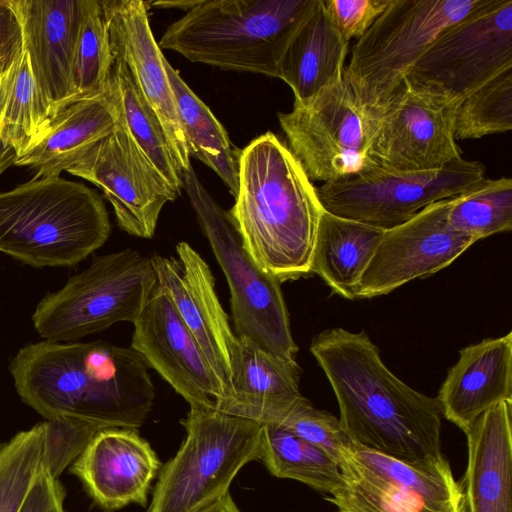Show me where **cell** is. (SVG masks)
<instances>
[{
	"label": "cell",
	"instance_id": "cell-2",
	"mask_svg": "<svg viewBox=\"0 0 512 512\" xmlns=\"http://www.w3.org/2000/svg\"><path fill=\"white\" fill-rule=\"evenodd\" d=\"M147 367L131 347L102 340L30 343L8 365L22 402L45 419L136 429L155 400Z\"/></svg>",
	"mask_w": 512,
	"mask_h": 512
},
{
	"label": "cell",
	"instance_id": "cell-1",
	"mask_svg": "<svg viewBox=\"0 0 512 512\" xmlns=\"http://www.w3.org/2000/svg\"><path fill=\"white\" fill-rule=\"evenodd\" d=\"M310 351L332 387L352 443L406 462L443 455L437 398L389 370L366 332L325 329L313 337Z\"/></svg>",
	"mask_w": 512,
	"mask_h": 512
},
{
	"label": "cell",
	"instance_id": "cell-38",
	"mask_svg": "<svg viewBox=\"0 0 512 512\" xmlns=\"http://www.w3.org/2000/svg\"><path fill=\"white\" fill-rule=\"evenodd\" d=\"M391 3L392 0H323L332 24L349 42L361 38Z\"/></svg>",
	"mask_w": 512,
	"mask_h": 512
},
{
	"label": "cell",
	"instance_id": "cell-36",
	"mask_svg": "<svg viewBox=\"0 0 512 512\" xmlns=\"http://www.w3.org/2000/svg\"><path fill=\"white\" fill-rule=\"evenodd\" d=\"M43 425L42 468L55 479L78 458L99 430L108 428L73 417L45 419Z\"/></svg>",
	"mask_w": 512,
	"mask_h": 512
},
{
	"label": "cell",
	"instance_id": "cell-13",
	"mask_svg": "<svg viewBox=\"0 0 512 512\" xmlns=\"http://www.w3.org/2000/svg\"><path fill=\"white\" fill-rule=\"evenodd\" d=\"M278 120L286 145L312 182L336 181L376 165L370 121L345 72L312 97L294 100Z\"/></svg>",
	"mask_w": 512,
	"mask_h": 512
},
{
	"label": "cell",
	"instance_id": "cell-19",
	"mask_svg": "<svg viewBox=\"0 0 512 512\" xmlns=\"http://www.w3.org/2000/svg\"><path fill=\"white\" fill-rule=\"evenodd\" d=\"M113 58L129 69L136 85L160 120L173 156L184 171L191 165L175 96L165 69L166 58L149 24L141 0H100Z\"/></svg>",
	"mask_w": 512,
	"mask_h": 512
},
{
	"label": "cell",
	"instance_id": "cell-29",
	"mask_svg": "<svg viewBox=\"0 0 512 512\" xmlns=\"http://www.w3.org/2000/svg\"><path fill=\"white\" fill-rule=\"evenodd\" d=\"M108 85L116 101L119 121L148 162L180 195L183 171L173 156L159 118L119 59L113 58Z\"/></svg>",
	"mask_w": 512,
	"mask_h": 512
},
{
	"label": "cell",
	"instance_id": "cell-26",
	"mask_svg": "<svg viewBox=\"0 0 512 512\" xmlns=\"http://www.w3.org/2000/svg\"><path fill=\"white\" fill-rule=\"evenodd\" d=\"M349 43L332 24L323 0H316L279 65V79L294 100L304 101L344 75Z\"/></svg>",
	"mask_w": 512,
	"mask_h": 512
},
{
	"label": "cell",
	"instance_id": "cell-23",
	"mask_svg": "<svg viewBox=\"0 0 512 512\" xmlns=\"http://www.w3.org/2000/svg\"><path fill=\"white\" fill-rule=\"evenodd\" d=\"M238 340L231 366V390L215 409L261 425L279 424L303 397L299 366L247 337L239 336Z\"/></svg>",
	"mask_w": 512,
	"mask_h": 512
},
{
	"label": "cell",
	"instance_id": "cell-43",
	"mask_svg": "<svg viewBox=\"0 0 512 512\" xmlns=\"http://www.w3.org/2000/svg\"><path fill=\"white\" fill-rule=\"evenodd\" d=\"M201 2V0H177V1H154L151 4L153 6H157L159 8H179L185 11L191 10L193 7L198 5Z\"/></svg>",
	"mask_w": 512,
	"mask_h": 512
},
{
	"label": "cell",
	"instance_id": "cell-15",
	"mask_svg": "<svg viewBox=\"0 0 512 512\" xmlns=\"http://www.w3.org/2000/svg\"><path fill=\"white\" fill-rule=\"evenodd\" d=\"M456 107L406 86L370 121L373 162L387 170L419 172L463 157L454 136Z\"/></svg>",
	"mask_w": 512,
	"mask_h": 512
},
{
	"label": "cell",
	"instance_id": "cell-5",
	"mask_svg": "<svg viewBox=\"0 0 512 512\" xmlns=\"http://www.w3.org/2000/svg\"><path fill=\"white\" fill-rule=\"evenodd\" d=\"M102 197L61 177L32 179L0 192V252L36 268L73 266L107 241Z\"/></svg>",
	"mask_w": 512,
	"mask_h": 512
},
{
	"label": "cell",
	"instance_id": "cell-20",
	"mask_svg": "<svg viewBox=\"0 0 512 512\" xmlns=\"http://www.w3.org/2000/svg\"><path fill=\"white\" fill-rule=\"evenodd\" d=\"M162 463L136 428L99 430L70 465L69 472L103 512L129 504L146 507Z\"/></svg>",
	"mask_w": 512,
	"mask_h": 512
},
{
	"label": "cell",
	"instance_id": "cell-44",
	"mask_svg": "<svg viewBox=\"0 0 512 512\" xmlns=\"http://www.w3.org/2000/svg\"><path fill=\"white\" fill-rule=\"evenodd\" d=\"M461 512H469V508H468V505L466 503V500H465V503L463 505V508H462Z\"/></svg>",
	"mask_w": 512,
	"mask_h": 512
},
{
	"label": "cell",
	"instance_id": "cell-10",
	"mask_svg": "<svg viewBox=\"0 0 512 512\" xmlns=\"http://www.w3.org/2000/svg\"><path fill=\"white\" fill-rule=\"evenodd\" d=\"M338 465L341 482L325 497L338 512H461L465 503L444 455L406 462L350 442Z\"/></svg>",
	"mask_w": 512,
	"mask_h": 512
},
{
	"label": "cell",
	"instance_id": "cell-28",
	"mask_svg": "<svg viewBox=\"0 0 512 512\" xmlns=\"http://www.w3.org/2000/svg\"><path fill=\"white\" fill-rule=\"evenodd\" d=\"M165 69L175 96L190 157L197 158L215 171L235 197L238 191L241 150L232 146L223 125L167 60Z\"/></svg>",
	"mask_w": 512,
	"mask_h": 512
},
{
	"label": "cell",
	"instance_id": "cell-11",
	"mask_svg": "<svg viewBox=\"0 0 512 512\" xmlns=\"http://www.w3.org/2000/svg\"><path fill=\"white\" fill-rule=\"evenodd\" d=\"M512 68V0H483L446 28L413 66L406 86L452 105Z\"/></svg>",
	"mask_w": 512,
	"mask_h": 512
},
{
	"label": "cell",
	"instance_id": "cell-35",
	"mask_svg": "<svg viewBox=\"0 0 512 512\" xmlns=\"http://www.w3.org/2000/svg\"><path fill=\"white\" fill-rule=\"evenodd\" d=\"M43 422L0 444V512H20L42 470Z\"/></svg>",
	"mask_w": 512,
	"mask_h": 512
},
{
	"label": "cell",
	"instance_id": "cell-7",
	"mask_svg": "<svg viewBox=\"0 0 512 512\" xmlns=\"http://www.w3.org/2000/svg\"><path fill=\"white\" fill-rule=\"evenodd\" d=\"M483 0H392L352 46L345 73L371 121L406 89V77L437 37Z\"/></svg>",
	"mask_w": 512,
	"mask_h": 512
},
{
	"label": "cell",
	"instance_id": "cell-17",
	"mask_svg": "<svg viewBox=\"0 0 512 512\" xmlns=\"http://www.w3.org/2000/svg\"><path fill=\"white\" fill-rule=\"evenodd\" d=\"M133 325L131 348L190 407L215 408L224 400L223 383L164 288L157 284Z\"/></svg>",
	"mask_w": 512,
	"mask_h": 512
},
{
	"label": "cell",
	"instance_id": "cell-16",
	"mask_svg": "<svg viewBox=\"0 0 512 512\" xmlns=\"http://www.w3.org/2000/svg\"><path fill=\"white\" fill-rule=\"evenodd\" d=\"M450 199L432 203L402 224L384 230L359 280L358 298L386 295L412 280L428 277L477 242L448 225Z\"/></svg>",
	"mask_w": 512,
	"mask_h": 512
},
{
	"label": "cell",
	"instance_id": "cell-32",
	"mask_svg": "<svg viewBox=\"0 0 512 512\" xmlns=\"http://www.w3.org/2000/svg\"><path fill=\"white\" fill-rule=\"evenodd\" d=\"M448 225L476 241L512 229V179L483 178L450 199Z\"/></svg>",
	"mask_w": 512,
	"mask_h": 512
},
{
	"label": "cell",
	"instance_id": "cell-25",
	"mask_svg": "<svg viewBox=\"0 0 512 512\" xmlns=\"http://www.w3.org/2000/svg\"><path fill=\"white\" fill-rule=\"evenodd\" d=\"M118 109L108 85L97 96L73 102L51 119L44 135L15 165L35 170V179L60 177L92 145L108 136L118 122Z\"/></svg>",
	"mask_w": 512,
	"mask_h": 512
},
{
	"label": "cell",
	"instance_id": "cell-33",
	"mask_svg": "<svg viewBox=\"0 0 512 512\" xmlns=\"http://www.w3.org/2000/svg\"><path fill=\"white\" fill-rule=\"evenodd\" d=\"M112 64L113 55L100 0H86L72 63L69 104L102 93Z\"/></svg>",
	"mask_w": 512,
	"mask_h": 512
},
{
	"label": "cell",
	"instance_id": "cell-14",
	"mask_svg": "<svg viewBox=\"0 0 512 512\" xmlns=\"http://www.w3.org/2000/svg\"><path fill=\"white\" fill-rule=\"evenodd\" d=\"M102 190L118 226L129 235L153 237L167 202L179 195L148 162L119 121L68 170Z\"/></svg>",
	"mask_w": 512,
	"mask_h": 512
},
{
	"label": "cell",
	"instance_id": "cell-40",
	"mask_svg": "<svg viewBox=\"0 0 512 512\" xmlns=\"http://www.w3.org/2000/svg\"><path fill=\"white\" fill-rule=\"evenodd\" d=\"M22 34L10 0H0V76L22 50Z\"/></svg>",
	"mask_w": 512,
	"mask_h": 512
},
{
	"label": "cell",
	"instance_id": "cell-41",
	"mask_svg": "<svg viewBox=\"0 0 512 512\" xmlns=\"http://www.w3.org/2000/svg\"><path fill=\"white\" fill-rule=\"evenodd\" d=\"M200 512H242L230 493Z\"/></svg>",
	"mask_w": 512,
	"mask_h": 512
},
{
	"label": "cell",
	"instance_id": "cell-18",
	"mask_svg": "<svg viewBox=\"0 0 512 512\" xmlns=\"http://www.w3.org/2000/svg\"><path fill=\"white\" fill-rule=\"evenodd\" d=\"M176 252L178 258L151 257L157 284L166 290L206 360L223 383L225 400L231 390L232 359L239 340L217 296L215 279L207 262L184 241L176 245Z\"/></svg>",
	"mask_w": 512,
	"mask_h": 512
},
{
	"label": "cell",
	"instance_id": "cell-22",
	"mask_svg": "<svg viewBox=\"0 0 512 512\" xmlns=\"http://www.w3.org/2000/svg\"><path fill=\"white\" fill-rule=\"evenodd\" d=\"M436 398L442 416L465 434L488 409L512 402V332L462 348Z\"/></svg>",
	"mask_w": 512,
	"mask_h": 512
},
{
	"label": "cell",
	"instance_id": "cell-31",
	"mask_svg": "<svg viewBox=\"0 0 512 512\" xmlns=\"http://www.w3.org/2000/svg\"><path fill=\"white\" fill-rule=\"evenodd\" d=\"M260 460L273 476L319 492L330 494L341 482L333 457L279 424L262 425Z\"/></svg>",
	"mask_w": 512,
	"mask_h": 512
},
{
	"label": "cell",
	"instance_id": "cell-8",
	"mask_svg": "<svg viewBox=\"0 0 512 512\" xmlns=\"http://www.w3.org/2000/svg\"><path fill=\"white\" fill-rule=\"evenodd\" d=\"M156 286L151 257L138 250L94 257L87 269L40 300L34 329L46 341L75 342L118 322L133 324Z\"/></svg>",
	"mask_w": 512,
	"mask_h": 512
},
{
	"label": "cell",
	"instance_id": "cell-4",
	"mask_svg": "<svg viewBox=\"0 0 512 512\" xmlns=\"http://www.w3.org/2000/svg\"><path fill=\"white\" fill-rule=\"evenodd\" d=\"M316 0H201L158 45L191 62L279 78L292 37Z\"/></svg>",
	"mask_w": 512,
	"mask_h": 512
},
{
	"label": "cell",
	"instance_id": "cell-37",
	"mask_svg": "<svg viewBox=\"0 0 512 512\" xmlns=\"http://www.w3.org/2000/svg\"><path fill=\"white\" fill-rule=\"evenodd\" d=\"M279 425L322 449L337 462L351 442L338 418L327 411L316 409L304 396Z\"/></svg>",
	"mask_w": 512,
	"mask_h": 512
},
{
	"label": "cell",
	"instance_id": "cell-42",
	"mask_svg": "<svg viewBox=\"0 0 512 512\" xmlns=\"http://www.w3.org/2000/svg\"><path fill=\"white\" fill-rule=\"evenodd\" d=\"M17 158L15 150L0 140V175L10 166L15 165Z\"/></svg>",
	"mask_w": 512,
	"mask_h": 512
},
{
	"label": "cell",
	"instance_id": "cell-21",
	"mask_svg": "<svg viewBox=\"0 0 512 512\" xmlns=\"http://www.w3.org/2000/svg\"><path fill=\"white\" fill-rule=\"evenodd\" d=\"M41 99L52 118L69 104L86 0H10Z\"/></svg>",
	"mask_w": 512,
	"mask_h": 512
},
{
	"label": "cell",
	"instance_id": "cell-12",
	"mask_svg": "<svg viewBox=\"0 0 512 512\" xmlns=\"http://www.w3.org/2000/svg\"><path fill=\"white\" fill-rule=\"evenodd\" d=\"M485 170L480 161L463 157L432 171L398 172L375 165L316 189L325 211L388 230L432 203L463 193L486 177Z\"/></svg>",
	"mask_w": 512,
	"mask_h": 512
},
{
	"label": "cell",
	"instance_id": "cell-30",
	"mask_svg": "<svg viewBox=\"0 0 512 512\" xmlns=\"http://www.w3.org/2000/svg\"><path fill=\"white\" fill-rule=\"evenodd\" d=\"M51 119L22 48L0 76V140L21 157L42 138Z\"/></svg>",
	"mask_w": 512,
	"mask_h": 512
},
{
	"label": "cell",
	"instance_id": "cell-6",
	"mask_svg": "<svg viewBox=\"0 0 512 512\" xmlns=\"http://www.w3.org/2000/svg\"><path fill=\"white\" fill-rule=\"evenodd\" d=\"M186 437L158 473L148 512H200L229 492L238 472L260 460L262 425L215 408L190 407Z\"/></svg>",
	"mask_w": 512,
	"mask_h": 512
},
{
	"label": "cell",
	"instance_id": "cell-3",
	"mask_svg": "<svg viewBox=\"0 0 512 512\" xmlns=\"http://www.w3.org/2000/svg\"><path fill=\"white\" fill-rule=\"evenodd\" d=\"M316 188L272 132L240 152L238 191L228 212L254 263L280 283L311 274L323 211Z\"/></svg>",
	"mask_w": 512,
	"mask_h": 512
},
{
	"label": "cell",
	"instance_id": "cell-9",
	"mask_svg": "<svg viewBox=\"0 0 512 512\" xmlns=\"http://www.w3.org/2000/svg\"><path fill=\"white\" fill-rule=\"evenodd\" d=\"M183 182L202 232L227 280L235 334L251 339L272 354L296 361L298 347L281 283L254 263L242 246L229 212L207 192L192 165L184 171Z\"/></svg>",
	"mask_w": 512,
	"mask_h": 512
},
{
	"label": "cell",
	"instance_id": "cell-34",
	"mask_svg": "<svg viewBox=\"0 0 512 512\" xmlns=\"http://www.w3.org/2000/svg\"><path fill=\"white\" fill-rule=\"evenodd\" d=\"M512 129V68L464 98L455 109L456 141L480 139Z\"/></svg>",
	"mask_w": 512,
	"mask_h": 512
},
{
	"label": "cell",
	"instance_id": "cell-39",
	"mask_svg": "<svg viewBox=\"0 0 512 512\" xmlns=\"http://www.w3.org/2000/svg\"><path fill=\"white\" fill-rule=\"evenodd\" d=\"M65 497L63 484L42 468L20 512H66Z\"/></svg>",
	"mask_w": 512,
	"mask_h": 512
},
{
	"label": "cell",
	"instance_id": "cell-27",
	"mask_svg": "<svg viewBox=\"0 0 512 512\" xmlns=\"http://www.w3.org/2000/svg\"><path fill=\"white\" fill-rule=\"evenodd\" d=\"M384 230L321 212L311 260V273L334 293L355 300L359 280L372 259Z\"/></svg>",
	"mask_w": 512,
	"mask_h": 512
},
{
	"label": "cell",
	"instance_id": "cell-24",
	"mask_svg": "<svg viewBox=\"0 0 512 512\" xmlns=\"http://www.w3.org/2000/svg\"><path fill=\"white\" fill-rule=\"evenodd\" d=\"M512 402L483 413L467 436L468 462L462 481L469 512H512Z\"/></svg>",
	"mask_w": 512,
	"mask_h": 512
}]
</instances>
